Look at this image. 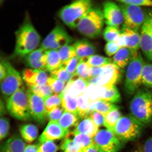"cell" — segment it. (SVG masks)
I'll return each instance as SVG.
<instances>
[{"label": "cell", "instance_id": "obj_2", "mask_svg": "<svg viewBox=\"0 0 152 152\" xmlns=\"http://www.w3.org/2000/svg\"><path fill=\"white\" fill-rule=\"evenodd\" d=\"M132 115L145 126L152 125V92L148 89H139L131 101Z\"/></svg>", "mask_w": 152, "mask_h": 152}, {"label": "cell", "instance_id": "obj_15", "mask_svg": "<svg viewBox=\"0 0 152 152\" xmlns=\"http://www.w3.org/2000/svg\"><path fill=\"white\" fill-rule=\"evenodd\" d=\"M104 22L107 26L119 28L124 23L122 10L119 6L113 1H108L103 3Z\"/></svg>", "mask_w": 152, "mask_h": 152}, {"label": "cell", "instance_id": "obj_59", "mask_svg": "<svg viewBox=\"0 0 152 152\" xmlns=\"http://www.w3.org/2000/svg\"><path fill=\"white\" fill-rule=\"evenodd\" d=\"M132 152H144L142 151V148L139 147L137 149L134 150Z\"/></svg>", "mask_w": 152, "mask_h": 152}, {"label": "cell", "instance_id": "obj_54", "mask_svg": "<svg viewBox=\"0 0 152 152\" xmlns=\"http://www.w3.org/2000/svg\"><path fill=\"white\" fill-rule=\"evenodd\" d=\"M142 149L144 152H152V136L146 140Z\"/></svg>", "mask_w": 152, "mask_h": 152}, {"label": "cell", "instance_id": "obj_53", "mask_svg": "<svg viewBox=\"0 0 152 152\" xmlns=\"http://www.w3.org/2000/svg\"><path fill=\"white\" fill-rule=\"evenodd\" d=\"M118 45L120 48L126 46V38L124 34L121 33L116 41L115 42Z\"/></svg>", "mask_w": 152, "mask_h": 152}, {"label": "cell", "instance_id": "obj_45", "mask_svg": "<svg viewBox=\"0 0 152 152\" xmlns=\"http://www.w3.org/2000/svg\"><path fill=\"white\" fill-rule=\"evenodd\" d=\"M80 59L76 56L63 63L64 66L67 71L71 75H75L76 69Z\"/></svg>", "mask_w": 152, "mask_h": 152}, {"label": "cell", "instance_id": "obj_49", "mask_svg": "<svg viewBox=\"0 0 152 152\" xmlns=\"http://www.w3.org/2000/svg\"><path fill=\"white\" fill-rule=\"evenodd\" d=\"M65 111L62 107L58 108L53 111L47 113V118L49 121L58 122L62 117Z\"/></svg>", "mask_w": 152, "mask_h": 152}, {"label": "cell", "instance_id": "obj_19", "mask_svg": "<svg viewBox=\"0 0 152 152\" xmlns=\"http://www.w3.org/2000/svg\"><path fill=\"white\" fill-rule=\"evenodd\" d=\"M45 51L41 48L36 49L24 57L26 65L31 69L45 70Z\"/></svg>", "mask_w": 152, "mask_h": 152}, {"label": "cell", "instance_id": "obj_7", "mask_svg": "<svg viewBox=\"0 0 152 152\" xmlns=\"http://www.w3.org/2000/svg\"><path fill=\"white\" fill-rule=\"evenodd\" d=\"M144 62L139 52L136 53L127 66L125 80V92L129 95L135 94L142 84V72Z\"/></svg>", "mask_w": 152, "mask_h": 152}, {"label": "cell", "instance_id": "obj_18", "mask_svg": "<svg viewBox=\"0 0 152 152\" xmlns=\"http://www.w3.org/2000/svg\"><path fill=\"white\" fill-rule=\"evenodd\" d=\"M88 85L87 81L78 77L75 75L66 83L62 92L67 93L77 98L83 94Z\"/></svg>", "mask_w": 152, "mask_h": 152}, {"label": "cell", "instance_id": "obj_14", "mask_svg": "<svg viewBox=\"0 0 152 152\" xmlns=\"http://www.w3.org/2000/svg\"><path fill=\"white\" fill-rule=\"evenodd\" d=\"M119 76V68L111 63L104 66V71L101 75L92 78L87 82L88 85L110 86L115 85L118 81Z\"/></svg>", "mask_w": 152, "mask_h": 152}, {"label": "cell", "instance_id": "obj_34", "mask_svg": "<svg viewBox=\"0 0 152 152\" xmlns=\"http://www.w3.org/2000/svg\"><path fill=\"white\" fill-rule=\"evenodd\" d=\"M91 67L87 63L86 60H80L76 69L75 75L87 81L91 78Z\"/></svg>", "mask_w": 152, "mask_h": 152}, {"label": "cell", "instance_id": "obj_37", "mask_svg": "<svg viewBox=\"0 0 152 152\" xmlns=\"http://www.w3.org/2000/svg\"><path fill=\"white\" fill-rule=\"evenodd\" d=\"M62 96L61 94H55L45 100V105L47 113L62 107Z\"/></svg>", "mask_w": 152, "mask_h": 152}, {"label": "cell", "instance_id": "obj_48", "mask_svg": "<svg viewBox=\"0 0 152 152\" xmlns=\"http://www.w3.org/2000/svg\"><path fill=\"white\" fill-rule=\"evenodd\" d=\"M121 4L136 6L138 7H152V1L151 0H117Z\"/></svg>", "mask_w": 152, "mask_h": 152}, {"label": "cell", "instance_id": "obj_22", "mask_svg": "<svg viewBox=\"0 0 152 152\" xmlns=\"http://www.w3.org/2000/svg\"><path fill=\"white\" fill-rule=\"evenodd\" d=\"M98 128L92 119L88 117L81 120L69 134L74 136L80 134H85L93 138L99 130Z\"/></svg>", "mask_w": 152, "mask_h": 152}, {"label": "cell", "instance_id": "obj_20", "mask_svg": "<svg viewBox=\"0 0 152 152\" xmlns=\"http://www.w3.org/2000/svg\"><path fill=\"white\" fill-rule=\"evenodd\" d=\"M26 144L18 133H15L1 144V152H24Z\"/></svg>", "mask_w": 152, "mask_h": 152}, {"label": "cell", "instance_id": "obj_29", "mask_svg": "<svg viewBox=\"0 0 152 152\" xmlns=\"http://www.w3.org/2000/svg\"><path fill=\"white\" fill-rule=\"evenodd\" d=\"M79 117L75 114L65 111L58 123L66 131L70 132V129L76 128L79 122Z\"/></svg>", "mask_w": 152, "mask_h": 152}, {"label": "cell", "instance_id": "obj_60", "mask_svg": "<svg viewBox=\"0 0 152 152\" xmlns=\"http://www.w3.org/2000/svg\"><path fill=\"white\" fill-rule=\"evenodd\" d=\"M151 61H152V52L151 53Z\"/></svg>", "mask_w": 152, "mask_h": 152}, {"label": "cell", "instance_id": "obj_56", "mask_svg": "<svg viewBox=\"0 0 152 152\" xmlns=\"http://www.w3.org/2000/svg\"><path fill=\"white\" fill-rule=\"evenodd\" d=\"M0 80L1 81L4 79L7 74V68L1 62L0 64Z\"/></svg>", "mask_w": 152, "mask_h": 152}, {"label": "cell", "instance_id": "obj_1", "mask_svg": "<svg viewBox=\"0 0 152 152\" xmlns=\"http://www.w3.org/2000/svg\"><path fill=\"white\" fill-rule=\"evenodd\" d=\"M15 44L13 57H24L35 50L41 40L28 15L15 33Z\"/></svg>", "mask_w": 152, "mask_h": 152}, {"label": "cell", "instance_id": "obj_24", "mask_svg": "<svg viewBox=\"0 0 152 152\" xmlns=\"http://www.w3.org/2000/svg\"><path fill=\"white\" fill-rule=\"evenodd\" d=\"M126 38V47L136 52L140 48V35L138 31L127 27L123 24L121 30Z\"/></svg>", "mask_w": 152, "mask_h": 152}, {"label": "cell", "instance_id": "obj_35", "mask_svg": "<svg viewBox=\"0 0 152 152\" xmlns=\"http://www.w3.org/2000/svg\"><path fill=\"white\" fill-rule=\"evenodd\" d=\"M60 148L62 152H83L84 150L75 143L69 134L63 140Z\"/></svg>", "mask_w": 152, "mask_h": 152}, {"label": "cell", "instance_id": "obj_27", "mask_svg": "<svg viewBox=\"0 0 152 152\" xmlns=\"http://www.w3.org/2000/svg\"><path fill=\"white\" fill-rule=\"evenodd\" d=\"M21 136L25 141L31 143L37 138L39 130L36 125L31 124L20 125L19 127Z\"/></svg>", "mask_w": 152, "mask_h": 152}, {"label": "cell", "instance_id": "obj_4", "mask_svg": "<svg viewBox=\"0 0 152 152\" xmlns=\"http://www.w3.org/2000/svg\"><path fill=\"white\" fill-rule=\"evenodd\" d=\"M145 126L132 115L121 118L112 132L121 142L132 141L140 137Z\"/></svg>", "mask_w": 152, "mask_h": 152}, {"label": "cell", "instance_id": "obj_52", "mask_svg": "<svg viewBox=\"0 0 152 152\" xmlns=\"http://www.w3.org/2000/svg\"><path fill=\"white\" fill-rule=\"evenodd\" d=\"M104 66L102 67H91V78L98 77L103 73Z\"/></svg>", "mask_w": 152, "mask_h": 152}, {"label": "cell", "instance_id": "obj_11", "mask_svg": "<svg viewBox=\"0 0 152 152\" xmlns=\"http://www.w3.org/2000/svg\"><path fill=\"white\" fill-rule=\"evenodd\" d=\"M124 18V25L129 28L138 31L145 20V12L139 7L121 4L119 5Z\"/></svg>", "mask_w": 152, "mask_h": 152}, {"label": "cell", "instance_id": "obj_33", "mask_svg": "<svg viewBox=\"0 0 152 152\" xmlns=\"http://www.w3.org/2000/svg\"><path fill=\"white\" fill-rule=\"evenodd\" d=\"M86 62L91 67H98L113 63V60L100 55H94L87 58Z\"/></svg>", "mask_w": 152, "mask_h": 152}, {"label": "cell", "instance_id": "obj_21", "mask_svg": "<svg viewBox=\"0 0 152 152\" xmlns=\"http://www.w3.org/2000/svg\"><path fill=\"white\" fill-rule=\"evenodd\" d=\"M76 56L80 59L86 60L96 52V47L88 40H79L74 44Z\"/></svg>", "mask_w": 152, "mask_h": 152}, {"label": "cell", "instance_id": "obj_26", "mask_svg": "<svg viewBox=\"0 0 152 152\" xmlns=\"http://www.w3.org/2000/svg\"><path fill=\"white\" fill-rule=\"evenodd\" d=\"M100 86V99L112 103H118L121 101V94L115 86Z\"/></svg>", "mask_w": 152, "mask_h": 152}, {"label": "cell", "instance_id": "obj_6", "mask_svg": "<svg viewBox=\"0 0 152 152\" xmlns=\"http://www.w3.org/2000/svg\"><path fill=\"white\" fill-rule=\"evenodd\" d=\"M7 108L11 116L21 121L32 118L27 90L22 87L7 100Z\"/></svg>", "mask_w": 152, "mask_h": 152}, {"label": "cell", "instance_id": "obj_31", "mask_svg": "<svg viewBox=\"0 0 152 152\" xmlns=\"http://www.w3.org/2000/svg\"><path fill=\"white\" fill-rule=\"evenodd\" d=\"M91 102L83 94L77 97L78 116L80 119L82 120L89 117Z\"/></svg>", "mask_w": 152, "mask_h": 152}, {"label": "cell", "instance_id": "obj_5", "mask_svg": "<svg viewBox=\"0 0 152 152\" xmlns=\"http://www.w3.org/2000/svg\"><path fill=\"white\" fill-rule=\"evenodd\" d=\"M104 22L103 11L92 7L82 19L77 28L85 37L96 39L101 34Z\"/></svg>", "mask_w": 152, "mask_h": 152}, {"label": "cell", "instance_id": "obj_42", "mask_svg": "<svg viewBox=\"0 0 152 152\" xmlns=\"http://www.w3.org/2000/svg\"><path fill=\"white\" fill-rule=\"evenodd\" d=\"M73 138L75 143L83 149L94 144L93 138L86 134H78Z\"/></svg>", "mask_w": 152, "mask_h": 152}, {"label": "cell", "instance_id": "obj_51", "mask_svg": "<svg viewBox=\"0 0 152 152\" xmlns=\"http://www.w3.org/2000/svg\"><path fill=\"white\" fill-rule=\"evenodd\" d=\"M118 45L115 42H107L104 47V51L108 56H114L120 49Z\"/></svg>", "mask_w": 152, "mask_h": 152}, {"label": "cell", "instance_id": "obj_40", "mask_svg": "<svg viewBox=\"0 0 152 152\" xmlns=\"http://www.w3.org/2000/svg\"><path fill=\"white\" fill-rule=\"evenodd\" d=\"M83 94L91 102L100 100V86L94 85H88Z\"/></svg>", "mask_w": 152, "mask_h": 152}, {"label": "cell", "instance_id": "obj_23", "mask_svg": "<svg viewBox=\"0 0 152 152\" xmlns=\"http://www.w3.org/2000/svg\"><path fill=\"white\" fill-rule=\"evenodd\" d=\"M137 52L128 47H123L113 56V63L119 68H124L128 66Z\"/></svg>", "mask_w": 152, "mask_h": 152}, {"label": "cell", "instance_id": "obj_12", "mask_svg": "<svg viewBox=\"0 0 152 152\" xmlns=\"http://www.w3.org/2000/svg\"><path fill=\"white\" fill-rule=\"evenodd\" d=\"M140 48L144 56L151 61L152 52V11L145 12V20L141 28Z\"/></svg>", "mask_w": 152, "mask_h": 152}, {"label": "cell", "instance_id": "obj_28", "mask_svg": "<svg viewBox=\"0 0 152 152\" xmlns=\"http://www.w3.org/2000/svg\"><path fill=\"white\" fill-rule=\"evenodd\" d=\"M118 108V106L111 102L100 99L91 102L89 113L90 114L96 111L106 115L112 110Z\"/></svg>", "mask_w": 152, "mask_h": 152}, {"label": "cell", "instance_id": "obj_39", "mask_svg": "<svg viewBox=\"0 0 152 152\" xmlns=\"http://www.w3.org/2000/svg\"><path fill=\"white\" fill-rule=\"evenodd\" d=\"M58 50L59 55L62 63L77 56L73 45H64Z\"/></svg>", "mask_w": 152, "mask_h": 152}, {"label": "cell", "instance_id": "obj_9", "mask_svg": "<svg viewBox=\"0 0 152 152\" xmlns=\"http://www.w3.org/2000/svg\"><path fill=\"white\" fill-rule=\"evenodd\" d=\"M73 41V38L64 26L58 24L44 39L40 48L45 51L58 50L64 45L71 44Z\"/></svg>", "mask_w": 152, "mask_h": 152}, {"label": "cell", "instance_id": "obj_43", "mask_svg": "<svg viewBox=\"0 0 152 152\" xmlns=\"http://www.w3.org/2000/svg\"><path fill=\"white\" fill-rule=\"evenodd\" d=\"M50 73L51 77L60 80L66 83L75 75L70 74L63 66Z\"/></svg>", "mask_w": 152, "mask_h": 152}, {"label": "cell", "instance_id": "obj_50", "mask_svg": "<svg viewBox=\"0 0 152 152\" xmlns=\"http://www.w3.org/2000/svg\"><path fill=\"white\" fill-rule=\"evenodd\" d=\"M95 124L98 127L104 125L105 119V115L97 111L91 113L89 115Z\"/></svg>", "mask_w": 152, "mask_h": 152}, {"label": "cell", "instance_id": "obj_47", "mask_svg": "<svg viewBox=\"0 0 152 152\" xmlns=\"http://www.w3.org/2000/svg\"><path fill=\"white\" fill-rule=\"evenodd\" d=\"M38 152H57L58 148L54 141L49 140L39 144Z\"/></svg>", "mask_w": 152, "mask_h": 152}, {"label": "cell", "instance_id": "obj_13", "mask_svg": "<svg viewBox=\"0 0 152 152\" xmlns=\"http://www.w3.org/2000/svg\"><path fill=\"white\" fill-rule=\"evenodd\" d=\"M27 91L32 118L38 124L43 126L47 119L45 100L30 89H27Z\"/></svg>", "mask_w": 152, "mask_h": 152}, {"label": "cell", "instance_id": "obj_58", "mask_svg": "<svg viewBox=\"0 0 152 152\" xmlns=\"http://www.w3.org/2000/svg\"><path fill=\"white\" fill-rule=\"evenodd\" d=\"M6 113V111L5 106L4 102L1 100V109H0V115L1 117L4 116Z\"/></svg>", "mask_w": 152, "mask_h": 152}, {"label": "cell", "instance_id": "obj_38", "mask_svg": "<svg viewBox=\"0 0 152 152\" xmlns=\"http://www.w3.org/2000/svg\"><path fill=\"white\" fill-rule=\"evenodd\" d=\"M142 84L152 89V64L145 63L142 72Z\"/></svg>", "mask_w": 152, "mask_h": 152}, {"label": "cell", "instance_id": "obj_17", "mask_svg": "<svg viewBox=\"0 0 152 152\" xmlns=\"http://www.w3.org/2000/svg\"><path fill=\"white\" fill-rule=\"evenodd\" d=\"M49 77L45 70L27 68L22 72V79L28 87L46 84Z\"/></svg>", "mask_w": 152, "mask_h": 152}, {"label": "cell", "instance_id": "obj_16", "mask_svg": "<svg viewBox=\"0 0 152 152\" xmlns=\"http://www.w3.org/2000/svg\"><path fill=\"white\" fill-rule=\"evenodd\" d=\"M70 132L64 130L58 122L49 121L38 140L39 144L49 140L54 141L64 138Z\"/></svg>", "mask_w": 152, "mask_h": 152}, {"label": "cell", "instance_id": "obj_3", "mask_svg": "<svg viewBox=\"0 0 152 152\" xmlns=\"http://www.w3.org/2000/svg\"><path fill=\"white\" fill-rule=\"evenodd\" d=\"M92 7L90 0H78L63 7L58 12V16L68 27L75 28Z\"/></svg>", "mask_w": 152, "mask_h": 152}, {"label": "cell", "instance_id": "obj_36", "mask_svg": "<svg viewBox=\"0 0 152 152\" xmlns=\"http://www.w3.org/2000/svg\"><path fill=\"white\" fill-rule=\"evenodd\" d=\"M28 87L34 94L42 98L45 101L53 95L52 89L47 83Z\"/></svg>", "mask_w": 152, "mask_h": 152}, {"label": "cell", "instance_id": "obj_8", "mask_svg": "<svg viewBox=\"0 0 152 152\" xmlns=\"http://www.w3.org/2000/svg\"><path fill=\"white\" fill-rule=\"evenodd\" d=\"M3 63L7 69V74L4 79L1 81L2 94L7 100L17 91L23 87L21 76L9 61L2 59Z\"/></svg>", "mask_w": 152, "mask_h": 152}, {"label": "cell", "instance_id": "obj_25", "mask_svg": "<svg viewBox=\"0 0 152 152\" xmlns=\"http://www.w3.org/2000/svg\"><path fill=\"white\" fill-rule=\"evenodd\" d=\"M45 70L50 73L62 66L63 63L59 55L58 50L45 51Z\"/></svg>", "mask_w": 152, "mask_h": 152}, {"label": "cell", "instance_id": "obj_46", "mask_svg": "<svg viewBox=\"0 0 152 152\" xmlns=\"http://www.w3.org/2000/svg\"><path fill=\"white\" fill-rule=\"evenodd\" d=\"M10 128L9 119L7 118L1 117L0 121V139L2 140L8 136Z\"/></svg>", "mask_w": 152, "mask_h": 152}, {"label": "cell", "instance_id": "obj_55", "mask_svg": "<svg viewBox=\"0 0 152 152\" xmlns=\"http://www.w3.org/2000/svg\"><path fill=\"white\" fill-rule=\"evenodd\" d=\"M39 146L38 143L26 145L24 152H38Z\"/></svg>", "mask_w": 152, "mask_h": 152}, {"label": "cell", "instance_id": "obj_41", "mask_svg": "<svg viewBox=\"0 0 152 152\" xmlns=\"http://www.w3.org/2000/svg\"><path fill=\"white\" fill-rule=\"evenodd\" d=\"M121 33L118 28L107 26L104 30L103 36L104 40L107 42H115Z\"/></svg>", "mask_w": 152, "mask_h": 152}, {"label": "cell", "instance_id": "obj_30", "mask_svg": "<svg viewBox=\"0 0 152 152\" xmlns=\"http://www.w3.org/2000/svg\"><path fill=\"white\" fill-rule=\"evenodd\" d=\"M61 94L62 96L61 106L64 111L70 112L78 116L77 98L67 93L62 92Z\"/></svg>", "mask_w": 152, "mask_h": 152}, {"label": "cell", "instance_id": "obj_57", "mask_svg": "<svg viewBox=\"0 0 152 152\" xmlns=\"http://www.w3.org/2000/svg\"><path fill=\"white\" fill-rule=\"evenodd\" d=\"M83 152H99V151L97 148L94 143L85 148Z\"/></svg>", "mask_w": 152, "mask_h": 152}, {"label": "cell", "instance_id": "obj_32", "mask_svg": "<svg viewBox=\"0 0 152 152\" xmlns=\"http://www.w3.org/2000/svg\"><path fill=\"white\" fill-rule=\"evenodd\" d=\"M122 117L119 108L112 110L105 115L104 126L112 132L115 125Z\"/></svg>", "mask_w": 152, "mask_h": 152}, {"label": "cell", "instance_id": "obj_44", "mask_svg": "<svg viewBox=\"0 0 152 152\" xmlns=\"http://www.w3.org/2000/svg\"><path fill=\"white\" fill-rule=\"evenodd\" d=\"M47 83L50 87L53 93L56 94H61L66 84L64 82L52 77H49Z\"/></svg>", "mask_w": 152, "mask_h": 152}, {"label": "cell", "instance_id": "obj_10", "mask_svg": "<svg viewBox=\"0 0 152 152\" xmlns=\"http://www.w3.org/2000/svg\"><path fill=\"white\" fill-rule=\"evenodd\" d=\"M94 143L99 152H118L122 143L113 132L109 129H101L93 137Z\"/></svg>", "mask_w": 152, "mask_h": 152}]
</instances>
